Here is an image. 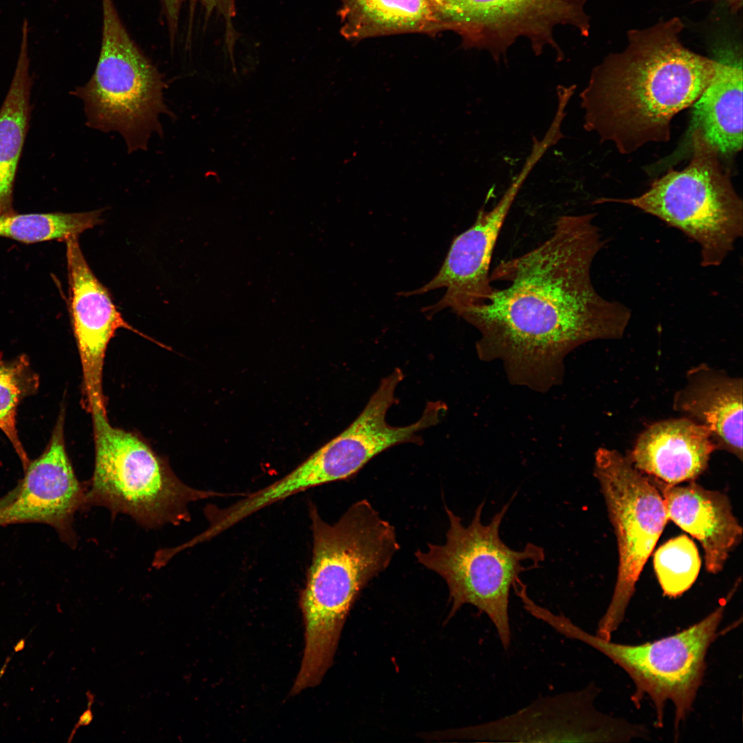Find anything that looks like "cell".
Here are the masks:
<instances>
[{"label": "cell", "mask_w": 743, "mask_h": 743, "mask_svg": "<svg viewBox=\"0 0 743 743\" xmlns=\"http://www.w3.org/2000/svg\"><path fill=\"white\" fill-rule=\"evenodd\" d=\"M706 1H723L727 4V6L730 8L731 12L733 13H737L738 11H740L742 9L743 5V0H693V3Z\"/></svg>", "instance_id": "27"}, {"label": "cell", "mask_w": 743, "mask_h": 743, "mask_svg": "<svg viewBox=\"0 0 743 743\" xmlns=\"http://www.w3.org/2000/svg\"><path fill=\"white\" fill-rule=\"evenodd\" d=\"M724 605L689 628L654 642L638 645L612 643L592 635L575 625L563 614L546 607L537 612L539 620L569 638L581 641L611 659L632 679L636 692L632 700L638 704L648 695L656 708L658 722H663L668 700L675 706V729L691 709L702 682L705 657L718 636Z\"/></svg>", "instance_id": "8"}, {"label": "cell", "mask_w": 743, "mask_h": 743, "mask_svg": "<svg viewBox=\"0 0 743 743\" xmlns=\"http://www.w3.org/2000/svg\"><path fill=\"white\" fill-rule=\"evenodd\" d=\"M715 450L706 427L682 417L650 425L638 435L627 457L656 482L676 485L702 474Z\"/></svg>", "instance_id": "16"}, {"label": "cell", "mask_w": 743, "mask_h": 743, "mask_svg": "<svg viewBox=\"0 0 743 743\" xmlns=\"http://www.w3.org/2000/svg\"><path fill=\"white\" fill-rule=\"evenodd\" d=\"M101 210L83 213H14L0 216V237L33 244L65 241L103 222Z\"/></svg>", "instance_id": "22"}, {"label": "cell", "mask_w": 743, "mask_h": 743, "mask_svg": "<svg viewBox=\"0 0 743 743\" xmlns=\"http://www.w3.org/2000/svg\"><path fill=\"white\" fill-rule=\"evenodd\" d=\"M594 475L604 497L618 552L614 593L596 634L610 640L623 619L636 584L668 517L663 498L654 482L618 451L597 449Z\"/></svg>", "instance_id": "9"}, {"label": "cell", "mask_w": 743, "mask_h": 743, "mask_svg": "<svg viewBox=\"0 0 743 743\" xmlns=\"http://www.w3.org/2000/svg\"><path fill=\"white\" fill-rule=\"evenodd\" d=\"M312 559L300 607L305 648L300 671L321 678L331 667L341 634L358 595L389 566L400 549L396 529L367 499L354 502L330 524L310 508Z\"/></svg>", "instance_id": "3"}, {"label": "cell", "mask_w": 743, "mask_h": 743, "mask_svg": "<svg viewBox=\"0 0 743 743\" xmlns=\"http://www.w3.org/2000/svg\"><path fill=\"white\" fill-rule=\"evenodd\" d=\"M538 162L535 154L527 157L521 171L496 204L489 211L481 208L471 226L453 238L440 270L429 281L398 295L408 297L445 288L438 301L422 309L428 316L446 308L455 312L484 303L494 288L490 280V264L497 238L521 186Z\"/></svg>", "instance_id": "13"}, {"label": "cell", "mask_w": 743, "mask_h": 743, "mask_svg": "<svg viewBox=\"0 0 743 743\" xmlns=\"http://www.w3.org/2000/svg\"><path fill=\"white\" fill-rule=\"evenodd\" d=\"M186 1H199L210 12L217 11L226 21L227 45L231 46L235 41L232 19L235 15V0H163L166 12L171 24L175 25L180 7Z\"/></svg>", "instance_id": "25"}, {"label": "cell", "mask_w": 743, "mask_h": 743, "mask_svg": "<svg viewBox=\"0 0 743 743\" xmlns=\"http://www.w3.org/2000/svg\"><path fill=\"white\" fill-rule=\"evenodd\" d=\"M61 409L43 452L29 462L14 497L0 510V526L39 523L54 528L71 546L76 544L74 515L85 508L86 484L80 482L67 455Z\"/></svg>", "instance_id": "14"}, {"label": "cell", "mask_w": 743, "mask_h": 743, "mask_svg": "<svg viewBox=\"0 0 743 743\" xmlns=\"http://www.w3.org/2000/svg\"><path fill=\"white\" fill-rule=\"evenodd\" d=\"M698 549L687 535L671 539L654 557L656 574L665 595L677 597L689 590L700 569Z\"/></svg>", "instance_id": "24"}, {"label": "cell", "mask_w": 743, "mask_h": 743, "mask_svg": "<svg viewBox=\"0 0 743 743\" xmlns=\"http://www.w3.org/2000/svg\"><path fill=\"white\" fill-rule=\"evenodd\" d=\"M693 154L681 171L670 169L639 196L601 198L638 208L674 227L700 248L704 268L722 264L743 235V204L718 149L692 129Z\"/></svg>", "instance_id": "5"}, {"label": "cell", "mask_w": 743, "mask_h": 743, "mask_svg": "<svg viewBox=\"0 0 743 743\" xmlns=\"http://www.w3.org/2000/svg\"><path fill=\"white\" fill-rule=\"evenodd\" d=\"M23 32L16 69L0 109V216L15 213L14 184L30 118L32 80Z\"/></svg>", "instance_id": "21"}, {"label": "cell", "mask_w": 743, "mask_h": 743, "mask_svg": "<svg viewBox=\"0 0 743 743\" xmlns=\"http://www.w3.org/2000/svg\"><path fill=\"white\" fill-rule=\"evenodd\" d=\"M659 484L668 519L698 539L708 572H720L742 539V528L728 497L694 481L686 486Z\"/></svg>", "instance_id": "17"}, {"label": "cell", "mask_w": 743, "mask_h": 743, "mask_svg": "<svg viewBox=\"0 0 743 743\" xmlns=\"http://www.w3.org/2000/svg\"><path fill=\"white\" fill-rule=\"evenodd\" d=\"M742 380L705 363L687 372L673 398L674 410L706 427L716 450L742 460Z\"/></svg>", "instance_id": "18"}, {"label": "cell", "mask_w": 743, "mask_h": 743, "mask_svg": "<svg viewBox=\"0 0 743 743\" xmlns=\"http://www.w3.org/2000/svg\"><path fill=\"white\" fill-rule=\"evenodd\" d=\"M444 26L463 43L488 52L496 62L519 39L528 41L537 55L552 47L557 60L563 54L555 41L557 28L572 26L589 35V0H431Z\"/></svg>", "instance_id": "11"}, {"label": "cell", "mask_w": 743, "mask_h": 743, "mask_svg": "<svg viewBox=\"0 0 743 743\" xmlns=\"http://www.w3.org/2000/svg\"><path fill=\"white\" fill-rule=\"evenodd\" d=\"M87 702H88L87 707L84 711L83 714L80 716L78 722L75 725V727L74 728V729H73V731H72V732L71 733V736L69 737L70 740L73 737V736L74 735V734L76 733V731L79 727L85 726H87V725L90 724L91 722H92L93 719H94V715H93V712H92V710H91V707H92V704H94V695L92 694L89 691H88L87 692Z\"/></svg>", "instance_id": "26"}, {"label": "cell", "mask_w": 743, "mask_h": 743, "mask_svg": "<svg viewBox=\"0 0 743 743\" xmlns=\"http://www.w3.org/2000/svg\"><path fill=\"white\" fill-rule=\"evenodd\" d=\"M684 27L675 17L627 32L626 48L594 67L580 93L585 131L621 154L669 141L672 118L694 104L717 67L682 43Z\"/></svg>", "instance_id": "2"}, {"label": "cell", "mask_w": 743, "mask_h": 743, "mask_svg": "<svg viewBox=\"0 0 743 743\" xmlns=\"http://www.w3.org/2000/svg\"><path fill=\"white\" fill-rule=\"evenodd\" d=\"M91 417L95 459L85 508L103 506L150 529L187 521L190 503L221 496L183 483L145 442L113 427L107 416Z\"/></svg>", "instance_id": "6"}, {"label": "cell", "mask_w": 743, "mask_h": 743, "mask_svg": "<svg viewBox=\"0 0 743 743\" xmlns=\"http://www.w3.org/2000/svg\"><path fill=\"white\" fill-rule=\"evenodd\" d=\"M402 371L395 369L383 378L356 419L341 433L313 453L285 477L270 486L272 496L282 500L310 488L356 475L382 452L398 444L422 442L419 433L437 424L441 406L428 402L421 417L409 425L395 427L386 420L396 402V389Z\"/></svg>", "instance_id": "10"}, {"label": "cell", "mask_w": 743, "mask_h": 743, "mask_svg": "<svg viewBox=\"0 0 743 743\" xmlns=\"http://www.w3.org/2000/svg\"><path fill=\"white\" fill-rule=\"evenodd\" d=\"M38 387V376L26 357L0 361V429L11 442L24 469L30 460L17 429V407L24 398L34 394Z\"/></svg>", "instance_id": "23"}, {"label": "cell", "mask_w": 743, "mask_h": 743, "mask_svg": "<svg viewBox=\"0 0 743 743\" xmlns=\"http://www.w3.org/2000/svg\"><path fill=\"white\" fill-rule=\"evenodd\" d=\"M78 237L65 241L70 312L82 366L84 401L91 416L107 415L103 371L108 344L120 328L139 332L125 321L108 290L91 271Z\"/></svg>", "instance_id": "15"}, {"label": "cell", "mask_w": 743, "mask_h": 743, "mask_svg": "<svg viewBox=\"0 0 743 743\" xmlns=\"http://www.w3.org/2000/svg\"><path fill=\"white\" fill-rule=\"evenodd\" d=\"M714 76L694 103L692 129L700 128L720 154L742 149V56L736 49H719Z\"/></svg>", "instance_id": "19"}, {"label": "cell", "mask_w": 743, "mask_h": 743, "mask_svg": "<svg viewBox=\"0 0 743 743\" xmlns=\"http://www.w3.org/2000/svg\"><path fill=\"white\" fill-rule=\"evenodd\" d=\"M513 498L488 524L482 521L485 502H481L467 526L445 505L449 523L445 543H429L425 551L415 552L419 563L446 582L451 602L449 618L464 605L475 607L491 620L506 650L511 644L510 590L520 574L539 568L545 559L541 546L528 543L515 550L501 539L500 526Z\"/></svg>", "instance_id": "4"}, {"label": "cell", "mask_w": 743, "mask_h": 743, "mask_svg": "<svg viewBox=\"0 0 743 743\" xmlns=\"http://www.w3.org/2000/svg\"><path fill=\"white\" fill-rule=\"evenodd\" d=\"M341 34L347 39L445 30L431 0H341Z\"/></svg>", "instance_id": "20"}, {"label": "cell", "mask_w": 743, "mask_h": 743, "mask_svg": "<svg viewBox=\"0 0 743 743\" xmlns=\"http://www.w3.org/2000/svg\"><path fill=\"white\" fill-rule=\"evenodd\" d=\"M102 46L95 72L72 94L84 104L88 127L116 131L129 153L144 150L153 132L162 134L159 116L166 85L158 69L129 37L111 0H102Z\"/></svg>", "instance_id": "7"}, {"label": "cell", "mask_w": 743, "mask_h": 743, "mask_svg": "<svg viewBox=\"0 0 743 743\" xmlns=\"http://www.w3.org/2000/svg\"><path fill=\"white\" fill-rule=\"evenodd\" d=\"M593 685L540 698L496 719L442 732L440 737L474 742H610L643 736V729L617 721L594 706Z\"/></svg>", "instance_id": "12"}, {"label": "cell", "mask_w": 743, "mask_h": 743, "mask_svg": "<svg viewBox=\"0 0 743 743\" xmlns=\"http://www.w3.org/2000/svg\"><path fill=\"white\" fill-rule=\"evenodd\" d=\"M595 217L559 216L543 242L490 272L491 283L506 285L484 303L454 312L480 333V357L501 361L515 384L546 391L561 380L572 350L626 331L631 310L592 283L593 262L606 243Z\"/></svg>", "instance_id": "1"}]
</instances>
